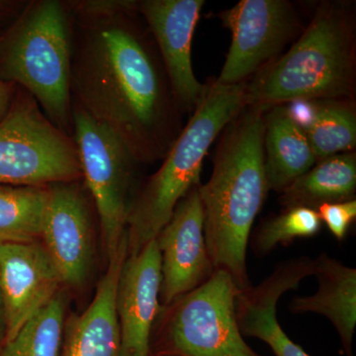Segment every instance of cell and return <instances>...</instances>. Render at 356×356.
I'll list each match as a JSON object with an SVG mask.
<instances>
[{"label":"cell","mask_w":356,"mask_h":356,"mask_svg":"<svg viewBox=\"0 0 356 356\" xmlns=\"http://www.w3.org/2000/svg\"><path fill=\"white\" fill-rule=\"evenodd\" d=\"M72 103L123 143L136 163L163 161L184 112L136 0L65 1Z\"/></svg>","instance_id":"obj_1"},{"label":"cell","mask_w":356,"mask_h":356,"mask_svg":"<svg viewBox=\"0 0 356 356\" xmlns=\"http://www.w3.org/2000/svg\"><path fill=\"white\" fill-rule=\"evenodd\" d=\"M245 106L220 134L212 175L198 186L204 234L215 270L229 274L240 291L252 286L248 241L267 195L264 168V115Z\"/></svg>","instance_id":"obj_2"},{"label":"cell","mask_w":356,"mask_h":356,"mask_svg":"<svg viewBox=\"0 0 356 356\" xmlns=\"http://www.w3.org/2000/svg\"><path fill=\"white\" fill-rule=\"evenodd\" d=\"M356 93V9L350 0L318 2L286 53L245 86L247 106L264 110Z\"/></svg>","instance_id":"obj_3"},{"label":"cell","mask_w":356,"mask_h":356,"mask_svg":"<svg viewBox=\"0 0 356 356\" xmlns=\"http://www.w3.org/2000/svg\"><path fill=\"white\" fill-rule=\"evenodd\" d=\"M206 86L202 102L163 158V165L131 202L128 255L137 254L154 240L170 221L179 201L201 184L204 159L210 147L247 106V83L224 86L213 79Z\"/></svg>","instance_id":"obj_4"},{"label":"cell","mask_w":356,"mask_h":356,"mask_svg":"<svg viewBox=\"0 0 356 356\" xmlns=\"http://www.w3.org/2000/svg\"><path fill=\"white\" fill-rule=\"evenodd\" d=\"M72 27L60 0H32L0 34V81L25 89L54 125L72 136Z\"/></svg>","instance_id":"obj_5"},{"label":"cell","mask_w":356,"mask_h":356,"mask_svg":"<svg viewBox=\"0 0 356 356\" xmlns=\"http://www.w3.org/2000/svg\"><path fill=\"white\" fill-rule=\"evenodd\" d=\"M238 292L229 273L215 270L207 282L161 307L152 332L154 355L261 356L238 327Z\"/></svg>","instance_id":"obj_6"},{"label":"cell","mask_w":356,"mask_h":356,"mask_svg":"<svg viewBox=\"0 0 356 356\" xmlns=\"http://www.w3.org/2000/svg\"><path fill=\"white\" fill-rule=\"evenodd\" d=\"M83 179L76 142L17 86L0 121V184L48 186Z\"/></svg>","instance_id":"obj_7"},{"label":"cell","mask_w":356,"mask_h":356,"mask_svg":"<svg viewBox=\"0 0 356 356\" xmlns=\"http://www.w3.org/2000/svg\"><path fill=\"white\" fill-rule=\"evenodd\" d=\"M74 133L83 184L93 201L107 261L127 238L129 191L136 161L108 128L72 103Z\"/></svg>","instance_id":"obj_8"},{"label":"cell","mask_w":356,"mask_h":356,"mask_svg":"<svg viewBox=\"0 0 356 356\" xmlns=\"http://www.w3.org/2000/svg\"><path fill=\"white\" fill-rule=\"evenodd\" d=\"M218 17L232 35L226 60L215 79L224 86L247 83L277 60L305 28L296 4L289 0H242Z\"/></svg>","instance_id":"obj_9"},{"label":"cell","mask_w":356,"mask_h":356,"mask_svg":"<svg viewBox=\"0 0 356 356\" xmlns=\"http://www.w3.org/2000/svg\"><path fill=\"white\" fill-rule=\"evenodd\" d=\"M93 201L84 184L49 185V200L41 241L64 284L83 286L93 257Z\"/></svg>","instance_id":"obj_10"},{"label":"cell","mask_w":356,"mask_h":356,"mask_svg":"<svg viewBox=\"0 0 356 356\" xmlns=\"http://www.w3.org/2000/svg\"><path fill=\"white\" fill-rule=\"evenodd\" d=\"M204 4V0L138 1L184 114H193L207 88L196 79L191 57L192 41Z\"/></svg>","instance_id":"obj_11"},{"label":"cell","mask_w":356,"mask_h":356,"mask_svg":"<svg viewBox=\"0 0 356 356\" xmlns=\"http://www.w3.org/2000/svg\"><path fill=\"white\" fill-rule=\"evenodd\" d=\"M156 240L161 261L159 301L165 307L207 282L215 271L206 245L198 187L179 201Z\"/></svg>","instance_id":"obj_12"},{"label":"cell","mask_w":356,"mask_h":356,"mask_svg":"<svg viewBox=\"0 0 356 356\" xmlns=\"http://www.w3.org/2000/svg\"><path fill=\"white\" fill-rule=\"evenodd\" d=\"M64 284L57 267L39 242L0 245V294L6 341L58 294Z\"/></svg>","instance_id":"obj_13"},{"label":"cell","mask_w":356,"mask_h":356,"mask_svg":"<svg viewBox=\"0 0 356 356\" xmlns=\"http://www.w3.org/2000/svg\"><path fill=\"white\" fill-rule=\"evenodd\" d=\"M161 252L156 238L127 255L116 294L122 356H152L151 337L161 306Z\"/></svg>","instance_id":"obj_14"},{"label":"cell","mask_w":356,"mask_h":356,"mask_svg":"<svg viewBox=\"0 0 356 356\" xmlns=\"http://www.w3.org/2000/svg\"><path fill=\"white\" fill-rule=\"evenodd\" d=\"M313 274V259L295 257L278 264L257 286L238 292L236 316L243 337L261 339L275 356H310L283 331L276 309L284 293L297 289L302 280Z\"/></svg>","instance_id":"obj_15"},{"label":"cell","mask_w":356,"mask_h":356,"mask_svg":"<svg viewBox=\"0 0 356 356\" xmlns=\"http://www.w3.org/2000/svg\"><path fill=\"white\" fill-rule=\"evenodd\" d=\"M128 238L108 259L106 273L98 284L90 305L70 321L64 332L63 356H122L121 334L116 312V294Z\"/></svg>","instance_id":"obj_16"},{"label":"cell","mask_w":356,"mask_h":356,"mask_svg":"<svg viewBox=\"0 0 356 356\" xmlns=\"http://www.w3.org/2000/svg\"><path fill=\"white\" fill-rule=\"evenodd\" d=\"M318 290L310 296H297L290 302L292 314L315 313L334 325L341 339V351L353 356L356 327V269L346 266L327 254L313 259Z\"/></svg>","instance_id":"obj_17"},{"label":"cell","mask_w":356,"mask_h":356,"mask_svg":"<svg viewBox=\"0 0 356 356\" xmlns=\"http://www.w3.org/2000/svg\"><path fill=\"white\" fill-rule=\"evenodd\" d=\"M264 153L269 191L278 193L317 163L305 132L287 105L266 110Z\"/></svg>","instance_id":"obj_18"},{"label":"cell","mask_w":356,"mask_h":356,"mask_svg":"<svg viewBox=\"0 0 356 356\" xmlns=\"http://www.w3.org/2000/svg\"><path fill=\"white\" fill-rule=\"evenodd\" d=\"M286 105L305 132L317 163L336 154L355 152V99L334 98Z\"/></svg>","instance_id":"obj_19"},{"label":"cell","mask_w":356,"mask_h":356,"mask_svg":"<svg viewBox=\"0 0 356 356\" xmlns=\"http://www.w3.org/2000/svg\"><path fill=\"white\" fill-rule=\"evenodd\" d=\"M356 153H343L318 161L280 192L282 209L306 207L317 210L324 204L355 199Z\"/></svg>","instance_id":"obj_20"},{"label":"cell","mask_w":356,"mask_h":356,"mask_svg":"<svg viewBox=\"0 0 356 356\" xmlns=\"http://www.w3.org/2000/svg\"><path fill=\"white\" fill-rule=\"evenodd\" d=\"M48 186L0 184V245L41 240Z\"/></svg>","instance_id":"obj_21"},{"label":"cell","mask_w":356,"mask_h":356,"mask_svg":"<svg viewBox=\"0 0 356 356\" xmlns=\"http://www.w3.org/2000/svg\"><path fill=\"white\" fill-rule=\"evenodd\" d=\"M67 301L58 292L50 303L33 316L10 341L0 348V356H58L65 332Z\"/></svg>","instance_id":"obj_22"},{"label":"cell","mask_w":356,"mask_h":356,"mask_svg":"<svg viewBox=\"0 0 356 356\" xmlns=\"http://www.w3.org/2000/svg\"><path fill=\"white\" fill-rule=\"evenodd\" d=\"M317 210L306 207L282 209L280 214L266 218L259 224L248 245L254 254L264 257L278 245H289L297 238H312L322 229Z\"/></svg>","instance_id":"obj_23"},{"label":"cell","mask_w":356,"mask_h":356,"mask_svg":"<svg viewBox=\"0 0 356 356\" xmlns=\"http://www.w3.org/2000/svg\"><path fill=\"white\" fill-rule=\"evenodd\" d=\"M321 221L339 242H343L356 218V200L324 204L318 208Z\"/></svg>","instance_id":"obj_24"},{"label":"cell","mask_w":356,"mask_h":356,"mask_svg":"<svg viewBox=\"0 0 356 356\" xmlns=\"http://www.w3.org/2000/svg\"><path fill=\"white\" fill-rule=\"evenodd\" d=\"M24 0H0V23L13 20L24 8Z\"/></svg>","instance_id":"obj_25"},{"label":"cell","mask_w":356,"mask_h":356,"mask_svg":"<svg viewBox=\"0 0 356 356\" xmlns=\"http://www.w3.org/2000/svg\"><path fill=\"white\" fill-rule=\"evenodd\" d=\"M17 86L6 81H0V121L10 108Z\"/></svg>","instance_id":"obj_26"},{"label":"cell","mask_w":356,"mask_h":356,"mask_svg":"<svg viewBox=\"0 0 356 356\" xmlns=\"http://www.w3.org/2000/svg\"><path fill=\"white\" fill-rule=\"evenodd\" d=\"M6 325L4 317L3 303H2L1 294H0V348L6 343Z\"/></svg>","instance_id":"obj_27"},{"label":"cell","mask_w":356,"mask_h":356,"mask_svg":"<svg viewBox=\"0 0 356 356\" xmlns=\"http://www.w3.org/2000/svg\"><path fill=\"white\" fill-rule=\"evenodd\" d=\"M152 356H168V355H152Z\"/></svg>","instance_id":"obj_28"},{"label":"cell","mask_w":356,"mask_h":356,"mask_svg":"<svg viewBox=\"0 0 356 356\" xmlns=\"http://www.w3.org/2000/svg\"><path fill=\"white\" fill-rule=\"evenodd\" d=\"M1 33H2V31H1V30H0V34H1Z\"/></svg>","instance_id":"obj_29"}]
</instances>
